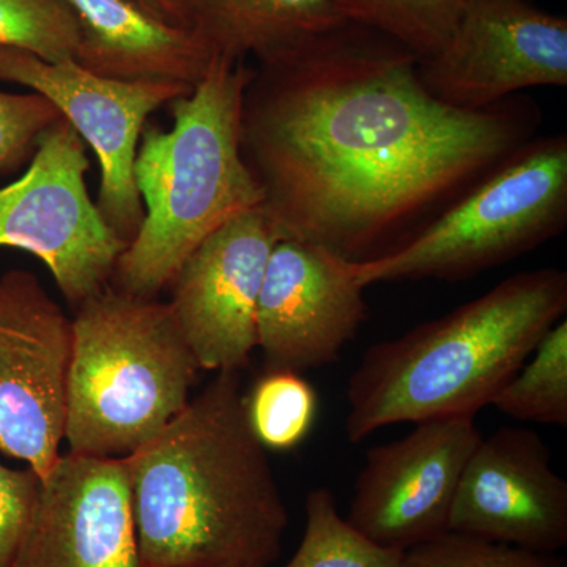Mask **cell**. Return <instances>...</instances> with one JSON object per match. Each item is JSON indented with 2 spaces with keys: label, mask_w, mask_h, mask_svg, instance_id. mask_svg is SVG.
<instances>
[{
  "label": "cell",
  "mask_w": 567,
  "mask_h": 567,
  "mask_svg": "<svg viewBox=\"0 0 567 567\" xmlns=\"http://www.w3.org/2000/svg\"><path fill=\"white\" fill-rule=\"evenodd\" d=\"M420 58L347 21L260 62L241 104V155L281 238L350 262L491 173L532 140L536 106L456 110L427 92Z\"/></svg>",
  "instance_id": "obj_1"
},
{
  "label": "cell",
  "mask_w": 567,
  "mask_h": 567,
  "mask_svg": "<svg viewBox=\"0 0 567 567\" xmlns=\"http://www.w3.org/2000/svg\"><path fill=\"white\" fill-rule=\"evenodd\" d=\"M123 464L145 566L270 567L281 554L289 513L240 372H218Z\"/></svg>",
  "instance_id": "obj_2"
},
{
  "label": "cell",
  "mask_w": 567,
  "mask_h": 567,
  "mask_svg": "<svg viewBox=\"0 0 567 567\" xmlns=\"http://www.w3.org/2000/svg\"><path fill=\"white\" fill-rule=\"evenodd\" d=\"M566 311V271L539 268L369 347L347 385V439L360 443L393 424L475 417Z\"/></svg>",
  "instance_id": "obj_3"
},
{
  "label": "cell",
  "mask_w": 567,
  "mask_h": 567,
  "mask_svg": "<svg viewBox=\"0 0 567 567\" xmlns=\"http://www.w3.org/2000/svg\"><path fill=\"white\" fill-rule=\"evenodd\" d=\"M252 74L245 62L213 58L193 91L174 100L173 128L145 125L134 159L144 219L115 265V289L155 298L208 235L262 207L240 142L241 104Z\"/></svg>",
  "instance_id": "obj_4"
},
{
  "label": "cell",
  "mask_w": 567,
  "mask_h": 567,
  "mask_svg": "<svg viewBox=\"0 0 567 567\" xmlns=\"http://www.w3.org/2000/svg\"><path fill=\"white\" fill-rule=\"evenodd\" d=\"M71 330L69 453L125 458L188 405L200 368L169 303L110 284L78 306Z\"/></svg>",
  "instance_id": "obj_5"
},
{
  "label": "cell",
  "mask_w": 567,
  "mask_h": 567,
  "mask_svg": "<svg viewBox=\"0 0 567 567\" xmlns=\"http://www.w3.org/2000/svg\"><path fill=\"white\" fill-rule=\"evenodd\" d=\"M566 223L567 137H532L412 240L352 270L363 287L461 281L546 244Z\"/></svg>",
  "instance_id": "obj_6"
},
{
  "label": "cell",
  "mask_w": 567,
  "mask_h": 567,
  "mask_svg": "<svg viewBox=\"0 0 567 567\" xmlns=\"http://www.w3.org/2000/svg\"><path fill=\"white\" fill-rule=\"evenodd\" d=\"M87 144L65 117L37 141L29 169L0 188V248L33 254L74 308L110 286L126 244L85 185Z\"/></svg>",
  "instance_id": "obj_7"
},
{
  "label": "cell",
  "mask_w": 567,
  "mask_h": 567,
  "mask_svg": "<svg viewBox=\"0 0 567 567\" xmlns=\"http://www.w3.org/2000/svg\"><path fill=\"white\" fill-rule=\"evenodd\" d=\"M0 82L24 85L50 99L96 153L102 182L96 207L118 237L133 241L144 219L134 159L147 118L193 91L174 81L99 76L74 59L48 62L28 51L0 48Z\"/></svg>",
  "instance_id": "obj_8"
},
{
  "label": "cell",
  "mask_w": 567,
  "mask_h": 567,
  "mask_svg": "<svg viewBox=\"0 0 567 567\" xmlns=\"http://www.w3.org/2000/svg\"><path fill=\"white\" fill-rule=\"evenodd\" d=\"M71 319L35 275H0V451L40 477L61 458Z\"/></svg>",
  "instance_id": "obj_9"
},
{
  "label": "cell",
  "mask_w": 567,
  "mask_h": 567,
  "mask_svg": "<svg viewBox=\"0 0 567 567\" xmlns=\"http://www.w3.org/2000/svg\"><path fill=\"white\" fill-rule=\"evenodd\" d=\"M417 73L456 110H484L532 87H566V18L528 0H468L453 35Z\"/></svg>",
  "instance_id": "obj_10"
},
{
  "label": "cell",
  "mask_w": 567,
  "mask_h": 567,
  "mask_svg": "<svg viewBox=\"0 0 567 567\" xmlns=\"http://www.w3.org/2000/svg\"><path fill=\"white\" fill-rule=\"evenodd\" d=\"M481 439L475 417H440L371 447L347 520L380 546L401 550L450 532L454 496Z\"/></svg>",
  "instance_id": "obj_11"
},
{
  "label": "cell",
  "mask_w": 567,
  "mask_h": 567,
  "mask_svg": "<svg viewBox=\"0 0 567 567\" xmlns=\"http://www.w3.org/2000/svg\"><path fill=\"white\" fill-rule=\"evenodd\" d=\"M279 240L264 208H252L208 235L174 276L169 306L200 369L248 368L257 349V300Z\"/></svg>",
  "instance_id": "obj_12"
},
{
  "label": "cell",
  "mask_w": 567,
  "mask_h": 567,
  "mask_svg": "<svg viewBox=\"0 0 567 567\" xmlns=\"http://www.w3.org/2000/svg\"><path fill=\"white\" fill-rule=\"evenodd\" d=\"M352 262L311 241L275 245L257 300V349L267 371L301 374L336 363L368 317Z\"/></svg>",
  "instance_id": "obj_13"
},
{
  "label": "cell",
  "mask_w": 567,
  "mask_h": 567,
  "mask_svg": "<svg viewBox=\"0 0 567 567\" xmlns=\"http://www.w3.org/2000/svg\"><path fill=\"white\" fill-rule=\"evenodd\" d=\"M450 532L536 554L567 546V483L543 436L502 427L481 439L462 473Z\"/></svg>",
  "instance_id": "obj_14"
},
{
  "label": "cell",
  "mask_w": 567,
  "mask_h": 567,
  "mask_svg": "<svg viewBox=\"0 0 567 567\" xmlns=\"http://www.w3.org/2000/svg\"><path fill=\"white\" fill-rule=\"evenodd\" d=\"M10 567H147L123 458L61 456Z\"/></svg>",
  "instance_id": "obj_15"
},
{
  "label": "cell",
  "mask_w": 567,
  "mask_h": 567,
  "mask_svg": "<svg viewBox=\"0 0 567 567\" xmlns=\"http://www.w3.org/2000/svg\"><path fill=\"white\" fill-rule=\"evenodd\" d=\"M69 2L81 29L74 61L99 76L194 87L210 66V52L192 29L163 21L136 0Z\"/></svg>",
  "instance_id": "obj_16"
},
{
  "label": "cell",
  "mask_w": 567,
  "mask_h": 567,
  "mask_svg": "<svg viewBox=\"0 0 567 567\" xmlns=\"http://www.w3.org/2000/svg\"><path fill=\"white\" fill-rule=\"evenodd\" d=\"M333 0H192L189 29L212 58L259 62L346 24Z\"/></svg>",
  "instance_id": "obj_17"
},
{
  "label": "cell",
  "mask_w": 567,
  "mask_h": 567,
  "mask_svg": "<svg viewBox=\"0 0 567 567\" xmlns=\"http://www.w3.org/2000/svg\"><path fill=\"white\" fill-rule=\"evenodd\" d=\"M300 547L284 567H402L405 550L380 546L339 513L330 488L306 495Z\"/></svg>",
  "instance_id": "obj_18"
},
{
  "label": "cell",
  "mask_w": 567,
  "mask_h": 567,
  "mask_svg": "<svg viewBox=\"0 0 567 567\" xmlns=\"http://www.w3.org/2000/svg\"><path fill=\"white\" fill-rule=\"evenodd\" d=\"M347 21L390 37L420 59L443 50L468 0H333Z\"/></svg>",
  "instance_id": "obj_19"
},
{
  "label": "cell",
  "mask_w": 567,
  "mask_h": 567,
  "mask_svg": "<svg viewBox=\"0 0 567 567\" xmlns=\"http://www.w3.org/2000/svg\"><path fill=\"white\" fill-rule=\"evenodd\" d=\"M533 354L491 405L514 420L567 427L566 319L551 327Z\"/></svg>",
  "instance_id": "obj_20"
},
{
  "label": "cell",
  "mask_w": 567,
  "mask_h": 567,
  "mask_svg": "<svg viewBox=\"0 0 567 567\" xmlns=\"http://www.w3.org/2000/svg\"><path fill=\"white\" fill-rule=\"evenodd\" d=\"M246 413L265 450L290 451L311 432L317 412L315 388L292 371H267L245 394Z\"/></svg>",
  "instance_id": "obj_21"
},
{
  "label": "cell",
  "mask_w": 567,
  "mask_h": 567,
  "mask_svg": "<svg viewBox=\"0 0 567 567\" xmlns=\"http://www.w3.org/2000/svg\"><path fill=\"white\" fill-rule=\"evenodd\" d=\"M80 40L69 0H0V48L58 63L74 59Z\"/></svg>",
  "instance_id": "obj_22"
},
{
  "label": "cell",
  "mask_w": 567,
  "mask_h": 567,
  "mask_svg": "<svg viewBox=\"0 0 567 567\" xmlns=\"http://www.w3.org/2000/svg\"><path fill=\"white\" fill-rule=\"evenodd\" d=\"M402 567H567L554 554H536L481 537L446 532L405 550Z\"/></svg>",
  "instance_id": "obj_23"
},
{
  "label": "cell",
  "mask_w": 567,
  "mask_h": 567,
  "mask_svg": "<svg viewBox=\"0 0 567 567\" xmlns=\"http://www.w3.org/2000/svg\"><path fill=\"white\" fill-rule=\"evenodd\" d=\"M61 117L41 93L0 91V174L14 173L32 158L40 134Z\"/></svg>",
  "instance_id": "obj_24"
},
{
  "label": "cell",
  "mask_w": 567,
  "mask_h": 567,
  "mask_svg": "<svg viewBox=\"0 0 567 567\" xmlns=\"http://www.w3.org/2000/svg\"><path fill=\"white\" fill-rule=\"evenodd\" d=\"M41 477L32 468L0 462V567H10L39 498Z\"/></svg>",
  "instance_id": "obj_25"
},
{
  "label": "cell",
  "mask_w": 567,
  "mask_h": 567,
  "mask_svg": "<svg viewBox=\"0 0 567 567\" xmlns=\"http://www.w3.org/2000/svg\"><path fill=\"white\" fill-rule=\"evenodd\" d=\"M136 2L163 21L189 29L192 0H136Z\"/></svg>",
  "instance_id": "obj_26"
}]
</instances>
